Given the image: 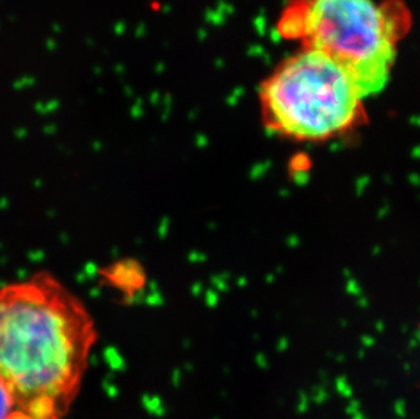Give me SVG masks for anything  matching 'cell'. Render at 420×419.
<instances>
[{
  "label": "cell",
  "instance_id": "1",
  "mask_svg": "<svg viewBox=\"0 0 420 419\" xmlns=\"http://www.w3.org/2000/svg\"><path fill=\"white\" fill-rule=\"evenodd\" d=\"M92 313L55 275L0 286V377L33 419H64L97 343Z\"/></svg>",
  "mask_w": 420,
  "mask_h": 419
},
{
  "label": "cell",
  "instance_id": "2",
  "mask_svg": "<svg viewBox=\"0 0 420 419\" xmlns=\"http://www.w3.org/2000/svg\"><path fill=\"white\" fill-rule=\"evenodd\" d=\"M362 101L335 63L306 48L281 63L260 87L266 128L303 142L332 139L357 127L365 116Z\"/></svg>",
  "mask_w": 420,
  "mask_h": 419
},
{
  "label": "cell",
  "instance_id": "3",
  "mask_svg": "<svg viewBox=\"0 0 420 419\" xmlns=\"http://www.w3.org/2000/svg\"><path fill=\"white\" fill-rule=\"evenodd\" d=\"M291 37L335 63L365 100L385 89L396 59L394 25L374 0H309L283 19Z\"/></svg>",
  "mask_w": 420,
  "mask_h": 419
},
{
  "label": "cell",
  "instance_id": "4",
  "mask_svg": "<svg viewBox=\"0 0 420 419\" xmlns=\"http://www.w3.org/2000/svg\"><path fill=\"white\" fill-rule=\"evenodd\" d=\"M98 280L126 301L138 297L147 286V272L139 260L123 258L98 268Z\"/></svg>",
  "mask_w": 420,
  "mask_h": 419
},
{
  "label": "cell",
  "instance_id": "5",
  "mask_svg": "<svg viewBox=\"0 0 420 419\" xmlns=\"http://www.w3.org/2000/svg\"><path fill=\"white\" fill-rule=\"evenodd\" d=\"M0 419H33L14 391L0 377Z\"/></svg>",
  "mask_w": 420,
  "mask_h": 419
}]
</instances>
